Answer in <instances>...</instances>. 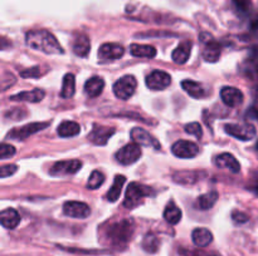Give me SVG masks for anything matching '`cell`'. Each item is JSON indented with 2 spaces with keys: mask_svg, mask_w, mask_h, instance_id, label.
<instances>
[{
  "mask_svg": "<svg viewBox=\"0 0 258 256\" xmlns=\"http://www.w3.org/2000/svg\"><path fill=\"white\" fill-rule=\"evenodd\" d=\"M232 220L237 223V225H242V223H246L248 221V216L244 212L241 211H233L232 212Z\"/></svg>",
  "mask_w": 258,
  "mask_h": 256,
  "instance_id": "obj_39",
  "label": "cell"
},
{
  "mask_svg": "<svg viewBox=\"0 0 258 256\" xmlns=\"http://www.w3.org/2000/svg\"><path fill=\"white\" fill-rule=\"evenodd\" d=\"M203 35L206 38H203L202 35L201 37H202V40L206 43V48H204L203 53H202L204 60H206V62H209V63L218 62L219 57H221V53H222L221 44H219L218 42H216V40H214L209 34H203Z\"/></svg>",
  "mask_w": 258,
  "mask_h": 256,
  "instance_id": "obj_9",
  "label": "cell"
},
{
  "mask_svg": "<svg viewBox=\"0 0 258 256\" xmlns=\"http://www.w3.org/2000/svg\"><path fill=\"white\" fill-rule=\"evenodd\" d=\"M40 74H42V72H40L39 67H33L30 68V69L24 70V72L20 73V75H22L23 78H38Z\"/></svg>",
  "mask_w": 258,
  "mask_h": 256,
  "instance_id": "obj_40",
  "label": "cell"
},
{
  "mask_svg": "<svg viewBox=\"0 0 258 256\" xmlns=\"http://www.w3.org/2000/svg\"><path fill=\"white\" fill-rule=\"evenodd\" d=\"M25 114H27V113H25L24 110L20 109V108H14V109H12L10 112H8L5 115L9 118H12V119H22Z\"/></svg>",
  "mask_w": 258,
  "mask_h": 256,
  "instance_id": "obj_41",
  "label": "cell"
},
{
  "mask_svg": "<svg viewBox=\"0 0 258 256\" xmlns=\"http://www.w3.org/2000/svg\"><path fill=\"white\" fill-rule=\"evenodd\" d=\"M125 182H126L125 176H122V175L116 176L115 180H113L112 186H111V188L108 190V192H107V200L110 201V202H116V201L118 200Z\"/></svg>",
  "mask_w": 258,
  "mask_h": 256,
  "instance_id": "obj_27",
  "label": "cell"
},
{
  "mask_svg": "<svg viewBox=\"0 0 258 256\" xmlns=\"http://www.w3.org/2000/svg\"><path fill=\"white\" fill-rule=\"evenodd\" d=\"M91 49V43H90V38L87 37L83 33H78L76 34V37L73 38V43H72V50L76 55L81 58H86L90 53Z\"/></svg>",
  "mask_w": 258,
  "mask_h": 256,
  "instance_id": "obj_17",
  "label": "cell"
},
{
  "mask_svg": "<svg viewBox=\"0 0 258 256\" xmlns=\"http://www.w3.org/2000/svg\"><path fill=\"white\" fill-rule=\"evenodd\" d=\"M20 222V216L17 210L14 208H7V210L0 212V225L4 226L5 228H13L17 227Z\"/></svg>",
  "mask_w": 258,
  "mask_h": 256,
  "instance_id": "obj_19",
  "label": "cell"
},
{
  "mask_svg": "<svg viewBox=\"0 0 258 256\" xmlns=\"http://www.w3.org/2000/svg\"><path fill=\"white\" fill-rule=\"evenodd\" d=\"M45 92L39 88L29 90V92H20L18 94H14L10 97L12 100H18V102H30V103H37L44 98Z\"/></svg>",
  "mask_w": 258,
  "mask_h": 256,
  "instance_id": "obj_21",
  "label": "cell"
},
{
  "mask_svg": "<svg viewBox=\"0 0 258 256\" xmlns=\"http://www.w3.org/2000/svg\"><path fill=\"white\" fill-rule=\"evenodd\" d=\"M25 43L34 50L45 54H63V49L54 35L45 29L30 30L25 35Z\"/></svg>",
  "mask_w": 258,
  "mask_h": 256,
  "instance_id": "obj_1",
  "label": "cell"
},
{
  "mask_svg": "<svg viewBox=\"0 0 258 256\" xmlns=\"http://www.w3.org/2000/svg\"><path fill=\"white\" fill-rule=\"evenodd\" d=\"M153 193L154 191L151 190V187L141 185L139 182H131L128 185L127 190H126L123 206L127 210H133V208H135L143 201L144 197H148V196L153 195Z\"/></svg>",
  "mask_w": 258,
  "mask_h": 256,
  "instance_id": "obj_3",
  "label": "cell"
},
{
  "mask_svg": "<svg viewBox=\"0 0 258 256\" xmlns=\"http://www.w3.org/2000/svg\"><path fill=\"white\" fill-rule=\"evenodd\" d=\"M206 256H221V255H218V253H209V255H206Z\"/></svg>",
  "mask_w": 258,
  "mask_h": 256,
  "instance_id": "obj_44",
  "label": "cell"
},
{
  "mask_svg": "<svg viewBox=\"0 0 258 256\" xmlns=\"http://www.w3.org/2000/svg\"><path fill=\"white\" fill-rule=\"evenodd\" d=\"M224 131L239 141H251L256 136V128L251 124H226Z\"/></svg>",
  "mask_w": 258,
  "mask_h": 256,
  "instance_id": "obj_7",
  "label": "cell"
},
{
  "mask_svg": "<svg viewBox=\"0 0 258 256\" xmlns=\"http://www.w3.org/2000/svg\"><path fill=\"white\" fill-rule=\"evenodd\" d=\"M105 88V80L100 77H92L86 82L85 93L90 98H96L102 93Z\"/></svg>",
  "mask_w": 258,
  "mask_h": 256,
  "instance_id": "obj_22",
  "label": "cell"
},
{
  "mask_svg": "<svg viewBox=\"0 0 258 256\" xmlns=\"http://www.w3.org/2000/svg\"><path fill=\"white\" fill-rule=\"evenodd\" d=\"M12 47V42H10L8 38L0 37V50L8 49V48Z\"/></svg>",
  "mask_w": 258,
  "mask_h": 256,
  "instance_id": "obj_42",
  "label": "cell"
},
{
  "mask_svg": "<svg viewBox=\"0 0 258 256\" xmlns=\"http://www.w3.org/2000/svg\"><path fill=\"white\" fill-rule=\"evenodd\" d=\"M76 93V79L75 75L72 73H68L63 78V85L62 90H60V97L68 99V98H72Z\"/></svg>",
  "mask_w": 258,
  "mask_h": 256,
  "instance_id": "obj_28",
  "label": "cell"
},
{
  "mask_svg": "<svg viewBox=\"0 0 258 256\" xmlns=\"http://www.w3.org/2000/svg\"><path fill=\"white\" fill-rule=\"evenodd\" d=\"M63 212L68 217L86 218L90 216L91 208L85 202H80V201H67L63 205Z\"/></svg>",
  "mask_w": 258,
  "mask_h": 256,
  "instance_id": "obj_11",
  "label": "cell"
},
{
  "mask_svg": "<svg viewBox=\"0 0 258 256\" xmlns=\"http://www.w3.org/2000/svg\"><path fill=\"white\" fill-rule=\"evenodd\" d=\"M103 182H105V175L101 171H93L88 178L87 188L88 190H96V188L101 187Z\"/></svg>",
  "mask_w": 258,
  "mask_h": 256,
  "instance_id": "obj_33",
  "label": "cell"
},
{
  "mask_svg": "<svg viewBox=\"0 0 258 256\" xmlns=\"http://www.w3.org/2000/svg\"><path fill=\"white\" fill-rule=\"evenodd\" d=\"M125 54V49L122 45L116 44V43H106L102 44L98 49V58L101 62H107V60L120 59Z\"/></svg>",
  "mask_w": 258,
  "mask_h": 256,
  "instance_id": "obj_14",
  "label": "cell"
},
{
  "mask_svg": "<svg viewBox=\"0 0 258 256\" xmlns=\"http://www.w3.org/2000/svg\"><path fill=\"white\" fill-rule=\"evenodd\" d=\"M246 75L251 78H258V59L249 60L246 67Z\"/></svg>",
  "mask_w": 258,
  "mask_h": 256,
  "instance_id": "obj_36",
  "label": "cell"
},
{
  "mask_svg": "<svg viewBox=\"0 0 258 256\" xmlns=\"http://www.w3.org/2000/svg\"><path fill=\"white\" fill-rule=\"evenodd\" d=\"M184 131H185L186 133H189V135L196 136L197 138H202V136H203V128H202V125L197 122L185 124Z\"/></svg>",
  "mask_w": 258,
  "mask_h": 256,
  "instance_id": "obj_35",
  "label": "cell"
},
{
  "mask_svg": "<svg viewBox=\"0 0 258 256\" xmlns=\"http://www.w3.org/2000/svg\"><path fill=\"white\" fill-rule=\"evenodd\" d=\"M233 5L234 8H236L237 12L241 13V14H246V13H248L249 7H251L249 0H233Z\"/></svg>",
  "mask_w": 258,
  "mask_h": 256,
  "instance_id": "obj_37",
  "label": "cell"
},
{
  "mask_svg": "<svg viewBox=\"0 0 258 256\" xmlns=\"http://www.w3.org/2000/svg\"><path fill=\"white\" fill-rule=\"evenodd\" d=\"M164 218L168 221L170 225H176L181 220V210L171 201L166 205L165 211H164Z\"/></svg>",
  "mask_w": 258,
  "mask_h": 256,
  "instance_id": "obj_29",
  "label": "cell"
},
{
  "mask_svg": "<svg viewBox=\"0 0 258 256\" xmlns=\"http://www.w3.org/2000/svg\"><path fill=\"white\" fill-rule=\"evenodd\" d=\"M191 238H193V242L196 243L199 247H206L209 243L213 241V235H212L211 231L208 228H196L191 233Z\"/></svg>",
  "mask_w": 258,
  "mask_h": 256,
  "instance_id": "obj_25",
  "label": "cell"
},
{
  "mask_svg": "<svg viewBox=\"0 0 258 256\" xmlns=\"http://www.w3.org/2000/svg\"><path fill=\"white\" fill-rule=\"evenodd\" d=\"M171 152L179 158H193L199 153V147L190 141L180 140L174 143Z\"/></svg>",
  "mask_w": 258,
  "mask_h": 256,
  "instance_id": "obj_13",
  "label": "cell"
},
{
  "mask_svg": "<svg viewBox=\"0 0 258 256\" xmlns=\"http://www.w3.org/2000/svg\"><path fill=\"white\" fill-rule=\"evenodd\" d=\"M135 231V223L130 218H123L117 222L110 223L106 231V236L111 245L123 246L130 241Z\"/></svg>",
  "mask_w": 258,
  "mask_h": 256,
  "instance_id": "obj_2",
  "label": "cell"
},
{
  "mask_svg": "<svg viewBox=\"0 0 258 256\" xmlns=\"http://www.w3.org/2000/svg\"><path fill=\"white\" fill-rule=\"evenodd\" d=\"M217 200H218V192L217 191H211V192L206 193V195L199 196L197 200L196 206L199 210H209L216 205Z\"/></svg>",
  "mask_w": 258,
  "mask_h": 256,
  "instance_id": "obj_30",
  "label": "cell"
},
{
  "mask_svg": "<svg viewBox=\"0 0 258 256\" xmlns=\"http://www.w3.org/2000/svg\"><path fill=\"white\" fill-rule=\"evenodd\" d=\"M18 171L17 165H7V166H0V178L9 177L13 176Z\"/></svg>",
  "mask_w": 258,
  "mask_h": 256,
  "instance_id": "obj_38",
  "label": "cell"
},
{
  "mask_svg": "<svg viewBox=\"0 0 258 256\" xmlns=\"http://www.w3.org/2000/svg\"><path fill=\"white\" fill-rule=\"evenodd\" d=\"M17 153L14 146L8 145V143H0V160H7L13 157Z\"/></svg>",
  "mask_w": 258,
  "mask_h": 256,
  "instance_id": "obj_34",
  "label": "cell"
},
{
  "mask_svg": "<svg viewBox=\"0 0 258 256\" xmlns=\"http://www.w3.org/2000/svg\"><path fill=\"white\" fill-rule=\"evenodd\" d=\"M138 82L134 75H123L113 84V93L117 98L122 100H127L135 93Z\"/></svg>",
  "mask_w": 258,
  "mask_h": 256,
  "instance_id": "obj_4",
  "label": "cell"
},
{
  "mask_svg": "<svg viewBox=\"0 0 258 256\" xmlns=\"http://www.w3.org/2000/svg\"><path fill=\"white\" fill-rule=\"evenodd\" d=\"M131 140L139 146H148V147H153L154 150H159L160 148V143L159 141L154 137L153 135L148 132V131L143 130V128H134L130 132Z\"/></svg>",
  "mask_w": 258,
  "mask_h": 256,
  "instance_id": "obj_15",
  "label": "cell"
},
{
  "mask_svg": "<svg viewBox=\"0 0 258 256\" xmlns=\"http://www.w3.org/2000/svg\"><path fill=\"white\" fill-rule=\"evenodd\" d=\"M141 157V147L138 143H128L125 147L121 148L117 153H116V160L118 163L123 166H128L135 163L139 158Z\"/></svg>",
  "mask_w": 258,
  "mask_h": 256,
  "instance_id": "obj_6",
  "label": "cell"
},
{
  "mask_svg": "<svg viewBox=\"0 0 258 256\" xmlns=\"http://www.w3.org/2000/svg\"><path fill=\"white\" fill-rule=\"evenodd\" d=\"M48 124H49L48 122L29 123V124L23 125V127H18V128H14V130H12L7 135V138H9V140H15V141H24L27 140L28 137H30V136L39 132V131L44 130Z\"/></svg>",
  "mask_w": 258,
  "mask_h": 256,
  "instance_id": "obj_5",
  "label": "cell"
},
{
  "mask_svg": "<svg viewBox=\"0 0 258 256\" xmlns=\"http://www.w3.org/2000/svg\"><path fill=\"white\" fill-rule=\"evenodd\" d=\"M80 132H81L80 124L76 122H72V120H64V122L60 123L57 128L58 136L63 138L75 137V136L80 135Z\"/></svg>",
  "mask_w": 258,
  "mask_h": 256,
  "instance_id": "obj_24",
  "label": "cell"
},
{
  "mask_svg": "<svg viewBox=\"0 0 258 256\" xmlns=\"http://www.w3.org/2000/svg\"><path fill=\"white\" fill-rule=\"evenodd\" d=\"M116 130L112 127H105V125H93L92 131L88 135V141L96 146H105L111 137L115 135Z\"/></svg>",
  "mask_w": 258,
  "mask_h": 256,
  "instance_id": "obj_8",
  "label": "cell"
},
{
  "mask_svg": "<svg viewBox=\"0 0 258 256\" xmlns=\"http://www.w3.org/2000/svg\"><path fill=\"white\" fill-rule=\"evenodd\" d=\"M201 172L198 171H180V172L174 173L173 178L176 183L181 185H193L201 180Z\"/></svg>",
  "mask_w": 258,
  "mask_h": 256,
  "instance_id": "obj_26",
  "label": "cell"
},
{
  "mask_svg": "<svg viewBox=\"0 0 258 256\" xmlns=\"http://www.w3.org/2000/svg\"><path fill=\"white\" fill-rule=\"evenodd\" d=\"M247 117L251 118V119H256L258 120V108L253 107L247 112Z\"/></svg>",
  "mask_w": 258,
  "mask_h": 256,
  "instance_id": "obj_43",
  "label": "cell"
},
{
  "mask_svg": "<svg viewBox=\"0 0 258 256\" xmlns=\"http://www.w3.org/2000/svg\"><path fill=\"white\" fill-rule=\"evenodd\" d=\"M191 53V43L190 42H183L178 45V48H175V50L171 54V58L175 63L178 64H184L189 60Z\"/></svg>",
  "mask_w": 258,
  "mask_h": 256,
  "instance_id": "obj_23",
  "label": "cell"
},
{
  "mask_svg": "<svg viewBox=\"0 0 258 256\" xmlns=\"http://www.w3.org/2000/svg\"><path fill=\"white\" fill-rule=\"evenodd\" d=\"M216 165L219 168H226V170H229L233 173H238L241 171V165L237 161V158L231 153H222V155L217 156Z\"/></svg>",
  "mask_w": 258,
  "mask_h": 256,
  "instance_id": "obj_18",
  "label": "cell"
},
{
  "mask_svg": "<svg viewBox=\"0 0 258 256\" xmlns=\"http://www.w3.org/2000/svg\"><path fill=\"white\" fill-rule=\"evenodd\" d=\"M181 87L183 89L188 93L190 97L197 98H204L207 95V90L204 88V85L202 83L196 82V80H191V79H185L181 82Z\"/></svg>",
  "mask_w": 258,
  "mask_h": 256,
  "instance_id": "obj_20",
  "label": "cell"
},
{
  "mask_svg": "<svg viewBox=\"0 0 258 256\" xmlns=\"http://www.w3.org/2000/svg\"><path fill=\"white\" fill-rule=\"evenodd\" d=\"M171 83V77L163 70H153L146 78V85L153 90H163L169 87Z\"/></svg>",
  "mask_w": 258,
  "mask_h": 256,
  "instance_id": "obj_12",
  "label": "cell"
},
{
  "mask_svg": "<svg viewBox=\"0 0 258 256\" xmlns=\"http://www.w3.org/2000/svg\"><path fill=\"white\" fill-rule=\"evenodd\" d=\"M130 53L131 55L138 58H154L156 55V49L151 45L131 44Z\"/></svg>",
  "mask_w": 258,
  "mask_h": 256,
  "instance_id": "obj_31",
  "label": "cell"
},
{
  "mask_svg": "<svg viewBox=\"0 0 258 256\" xmlns=\"http://www.w3.org/2000/svg\"><path fill=\"white\" fill-rule=\"evenodd\" d=\"M82 162L80 160H70V161H59L53 165L50 168V175L52 176H67L75 175L76 172L81 170Z\"/></svg>",
  "mask_w": 258,
  "mask_h": 256,
  "instance_id": "obj_10",
  "label": "cell"
},
{
  "mask_svg": "<svg viewBox=\"0 0 258 256\" xmlns=\"http://www.w3.org/2000/svg\"><path fill=\"white\" fill-rule=\"evenodd\" d=\"M257 150H258V142H257Z\"/></svg>",
  "mask_w": 258,
  "mask_h": 256,
  "instance_id": "obj_45",
  "label": "cell"
},
{
  "mask_svg": "<svg viewBox=\"0 0 258 256\" xmlns=\"http://www.w3.org/2000/svg\"><path fill=\"white\" fill-rule=\"evenodd\" d=\"M221 97L223 100L224 104H227L228 107L236 108L243 103L244 95L242 93V90H239L238 88L234 87H224L221 90Z\"/></svg>",
  "mask_w": 258,
  "mask_h": 256,
  "instance_id": "obj_16",
  "label": "cell"
},
{
  "mask_svg": "<svg viewBox=\"0 0 258 256\" xmlns=\"http://www.w3.org/2000/svg\"><path fill=\"white\" fill-rule=\"evenodd\" d=\"M159 243H160L159 242V238L156 237L154 233H148L143 240V247L144 250L148 251V252L154 253L158 251Z\"/></svg>",
  "mask_w": 258,
  "mask_h": 256,
  "instance_id": "obj_32",
  "label": "cell"
}]
</instances>
